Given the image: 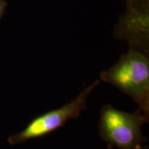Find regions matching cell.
<instances>
[{
  "label": "cell",
  "mask_w": 149,
  "mask_h": 149,
  "mask_svg": "<svg viewBox=\"0 0 149 149\" xmlns=\"http://www.w3.org/2000/svg\"><path fill=\"white\" fill-rule=\"evenodd\" d=\"M100 77L130 96L138 105V109L149 118L148 55L130 48L109 69L102 71Z\"/></svg>",
  "instance_id": "6da1fadb"
},
{
  "label": "cell",
  "mask_w": 149,
  "mask_h": 149,
  "mask_svg": "<svg viewBox=\"0 0 149 149\" xmlns=\"http://www.w3.org/2000/svg\"><path fill=\"white\" fill-rule=\"evenodd\" d=\"M148 122V118L140 110L129 113L107 104L100 112L99 132L101 138L111 147L143 149L141 144L146 138L142 135L141 128Z\"/></svg>",
  "instance_id": "7a4b0ae2"
},
{
  "label": "cell",
  "mask_w": 149,
  "mask_h": 149,
  "mask_svg": "<svg viewBox=\"0 0 149 149\" xmlns=\"http://www.w3.org/2000/svg\"><path fill=\"white\" fill-rule=\"evenodd\" d=\"M99 84L100 81L96 80L64 106L35 117L22 131L9 136L8 143L10 145L19 144L30 139L43 137L61 128L70 119L79 117L81 112L87 109L86 102L89 95Z\"/></svg>",
  "instance_id": "3957f363"
},
{
  "label": "cell",
  "mask_w": 149,
  "mask_h": 149,
  "mask_svg": "<svg viewBox=\"0 0 149 149\" xmlns=\"http://www.w3.org/2000/svg\"><path fill=\"white\" fill-rule=\"evenodd\" d=\"M126 12H149V0H124Z\"/></svg>",
  "instance_id": "277c9868"
},
{
  "label": "cell",
  "mask_w": 149,
  "mask_h": 149,
  "mask_svg": "<svg viewBox=\"0 0 149 149\" xmlns=\"http://www.w3.org/2000/svg\"><path fill=\"white\" fill-rule=\"evenodd\" d=\"M7 6H8V3L6 0H0V19L2 18L3 15H4Z\"/></svg>",
  "instance_id": "5b68a950"
}]
</instances>
